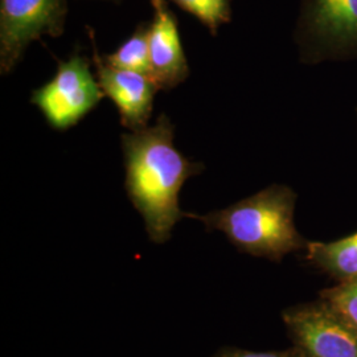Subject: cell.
Masks as SVG:
<instances>
[{
    "label": "cell",
    "instance_id": "30bf717a",
    "mask_svg": "<svg viewBox=\"0 0 357 357\" xmlns=\"http://www.w3.org/2000/svg\"><path fill=\"white\" fill-rule=\"evenodd\" d=\"M149 26V23H143L114 53L102 54L105 63L118 69H126L150 77Z\"/></svg>",
    "mask_w": 357,
    "mask_h": 357
},
{
    "label": "cell",
    "instance_id": "52a82bcc",
    "mask_svg": "<svg viewBox=\"0 0 357 357\" xmlns=\"http://www.w3.org/2000/svg\"><path fill=\"white\" fill-rule=\"evenodd\" d=\"M93 61L97 79L106 97L114 102L121 123L130 131L147 128L153 114V100L159 88L146 75L118 69L105 63L93 44Z\"/></svg>",
    "mask_w": 357,
    "mask_h": 357
},
{
    "label": "cell",
    "instance_id": "7c38bea8",
    "mask_svg": "<svg viewBox=\"0 0 357 357\" xmlns=\"http://www.w3.org/2000/svg\"><path fill=\"white\" fill-rule=\"evenodd\" d=\"M320 298L357 330V277L326 289Z\"/></svg>",
    "mask_w": 357,
    "mask_h": 357
},
{
    "label": "cell",
    "instance_id": "5b68a950",
    "mask_svg": "<svg viewBox=\"0 0 357 357\" xmlns=\"http://www.w3.org/2000/svg\"><path fill=\"white\" fill-rule=\"evenodd\" d=\"M65 0H0V73L8 75L31 43L64 33Z\"/></svg>",
    "mask_w": 357,
    "mask_h": 357
},
{
    "label": "cell",
    "instance_id": "8fae6325",
    "mask_svg": "<svg viewBox=\"0 0 357 357\" xmlns=\"http://www.w3.org/2000/svg\"><path fill=\"white\" fill-rule=\"evenodd\" d=\"M178 8L195 16L213 36L231 19L230 0H171Z\"/></svg>",
    "mask_w": 357,
    "mask_h": 357
},
{
    "label": "cell",
    "instance_id": "ba28073f",
    "mask_svg": "<svg viewBox=\"0 0 357 357\" xmlns=\"http://www.w3.org/2000/svg\"><path fill=\"white\" fill-rule=\"evenodd\" d=\"M153 20L149 26L150 77L159 90H171L190 76L181 45L178 19L166 0H151Z\"/></svg>",
    "mask_w": 357,
    "mask_h": 357
},
{
    "label": "cell",
    "instance_id": "4fadbf2b",
    "mask_svg": "<svg viewBox=\"0 0 357 357\" xmlns=\"http://www.w3.org/2000/svg\"><path fill=\"white\" fill-rule=\"evenodd\" d=\"M213 357H306L303 352L294 345L293 348L284 351H273V352H253L238 348H222Z\"/></svg>",
    "mask_w": 357,
    "mask_h": 357
},
{
    "label": "cell",
    "instance_id": "3957f363",
    "mask_svg": "<svg viewBox=\"0 0 357 357\" xmlns=\"http://www.w3.org/2000/svg\"><path fill=\"white\" fill-rule=\"evenodd\" d=\"M295 41L305 64L357 59V0H302Z\"/></svg>",
    "mask_w": 357,
    "mask_h": 357
},
{
    "label": "cell",
    "instance_id": "6da1fadb",
    "mask_svg": "<svg viewBox=\"0 0 357 357\" xmlns=\"http://www.w3.org/2000/svg\"><path fill=\"white\" fill-rule=\"evenodd\" d=\"M174 138L175 126L166 114L159 115L153 126L121 137L125 188L155 243H167L175 225L185 217L180 209L178 193L188 178L205 168L180 153Z\"/></svg>",
    "mask_w": 357,
    "mask_h": 357
},
{
    "label": "cell",
    "instance_id": "8992f818",
    "mask_svg": "<svg viewBox=\"0 0 357 357\" xmlns=\"http://www.w3.org/2000/svg\"><path fill=\"white\" fill-rule=\"evenodd\" d=\"M282 319L306 357H357V330L326 301L289 307Z\"/></svg>",
    "mask_w": 357,
    "mask_h": 357
},
{
    "label": "cell",
    "instance_id": "277c9868",
    "mask_svg": "<svg viewBox=\"0 0 357 357\" xmlns=\"http://www.w3.org/2000/svg\"><path fill=\"white\" fill-rule=\"evenodd\" d=\"M105 97L89 61L81 54H73L66 61H59L54 76L33 90L31 102L52 128L65 131L76 126Z\"/></svg>",
    "mask_w": 357,
    "mask_h": 357
},
{
    "label": "cell",
    "instance_id": "7a4b0ae2",
    "mask_svg": "<svg viewBox=\"0 0 357 357\" xmlns=\"http://www.w3.org/2000/svg\"><path fill=\"white\" fill-rule=\"evenodd\" d=\"M296 193L284 184L265 190L206 215L185 213L205 228L224 233L240 252L281 262L290 253L306 250V238L295 227Z\"/></svg>",
    "mask_w": 357,
    "mask_h": 357
},
{
    "label": "cell",
    "instance_id": "9c48e42d",
    "mask_svg": "<svg viewBox=\"0 0 357 357\" xmlns=\"http://www.w3.org/2000/svg\"><path fill=\"white\" fill-rule=\"evenodd\" d=\"M306 253L314 266L337 282L357 277V231L330 243L308 241Z\"/></svg>",
    "mask_w": 357,
    "mask_h": 357
}]
</instances>
